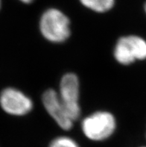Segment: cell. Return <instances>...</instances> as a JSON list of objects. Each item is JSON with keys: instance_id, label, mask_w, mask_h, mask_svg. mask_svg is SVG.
<instances>
[{"instance_id": "11", "label": "cell", "mask_w": 146, "mask_h": 147, "mask_svg": "<svg viewBox=\"0 0 146 147\" xmlns=\"http://www.w3.org/2000/svg\"><path fill=\"white\" fill-rule=\"evenodd\" d=\"M0 8H1V0H0Z\"/></svg>"}, {"instance_id": "4", "label": "cell", "mask_w": 146, "mask_h": 147, "mask_svg": "<svg viewBox=\"0 0 146 147\" xmlns=\"http://www.w3.org/2000/svg\"><path fill=\"white\" fill-rule=\"evenodd\" d=\"M113 58L118 64L128 67L146 59V40L136 34L118 37L113 47Z\"/></svg>"}, {"instance_id": "3", "label": "cell", "mask_w": 146, "mask_h": 147, "mask_svg": "<svg viewBox=\"0 0 146 147\" xmlns=\"http://www.w3.org/2000/svg\"><path fill=\"white\" fill-rule=\"evenodd\" d=\"M57 91L69 117L75 123L79 121L82 117L81 83L79 76L72 71L63 73L60 78Z\"/></svg>"}, {"instance_id": "1", "label": "cell", "mask_w": 146, "mask_h": 147, "mask_svg": "<svg viewBox=\"0 0 146 147\" xmlns=\"http://www.w3.org/2000/svg\"><path fill=\"white\" fill-rule=\"evenodd\" d=\"M38 32L43 39L51 44H64L72 35V22L63 11L49 7L40 17Z\"/></svg>"}, {"instance_id": "12", "label": "cell", "mask_w": 146, "mask_h": 147, "mask_svg": "<svg viewBox=\"0 0 146 147\" xmlns=\"http://www.w3.org/2000/svg\"><path fill=\"white\" fill-rule=\"evenodd\" d=\"M143 147H145V146H143Z\"/></svg>"}, {"instance_id": "8", "label": "cell", "mask_w": 146, "mask_h": 147, "mask_svg": "<svg viewBox=\"0 0 146 147\" xmlns=\"http://www.w3.org/2000/svg\"><path fill=\"white\" fill-rule=\"evenodd\" d=\"M48 147H81L78 143L72 137L62 134L54 138L49 143Z\"/></svg>"}, {"instance_id": "2", "label": "cell", "mask_w": 146, "mask_h": 147, "mask_svg": "<svg viewBox=\"0 0 146 147\" xmlns=\"http://www.w3.org/2000/svg\"><path fill=\"white\" fill-rule=\"evenodd\" d=\"M80 129L87 140L93 142L106 141L118 129V119L113 112L107 109L93 111L80 119Z\"/></svg>"}, {"instance_id": "10", "label": "cell", "mask_w": 146, "mask_h": 147, "mask_svg": "<svg viewBox=\"0 0 146 147\" xmlns=\"http://www.w3.org/2000/svg\"><path fill=\"white\" fill-rule=\"evenodd\" d=\"M145 13H146V3H145Z\"/></svg>"}, {"instance_id": "5", "label": "cell", "mask_w": 146, "mask_h": 147, "mask_svg": "<svg viewBox=\"0 0 146 147\" xmlns=\"http://www.w3.org/2000/svg\"><path fill=\"white\" fill-rule=\"evenodd\" d=\"M0 107L8 115L22 117L33 111L34 102L32 97L23 90L8 87L0 93Z\"/></svg>"}, {"instance_id": "9", "label": "cell", "mask_w": 146, "mask_h": 147, "mask_svg": "<svg viewBox=\"0 0 146 147\" xmlns=\"http://www.w3.org/2000/svg\"><path fill=\"white\" fill-rule=\"evenodd\" d=\"M19 1H20L21 2L25 4H30L32 3V2H34V0H19Z\"/></svg>"}, {"instance_id": "6", "label": "cell", "mask_w": 146, "mask_h": 147, "mask_svg": "<svg viewBox=\"0 0 146 147\" xmlns=\"http://www.w3.org/2000/svg\"><path fill=\"white\" fill-rule=\"evenodd\" d=\"M40 101L46 113L58 128L64 131H69L74 128L76 123L67 113L57 89L48 88L43 90Z\"/></svg>"}, {"instance_id": "7", "label": "cell", "mask_w": 146, "mask_h": 147, "mask_svg": "<svg viewBox=\"0 0 146 147\" xmlns=\"http://www.w3.org/2000/svg\"><path fill=\"white\" fill-rule=\"evenodd\" d=\"M87 9L98 13H107L115 5V0H79Z\"/></svg>"}]
</instances>
